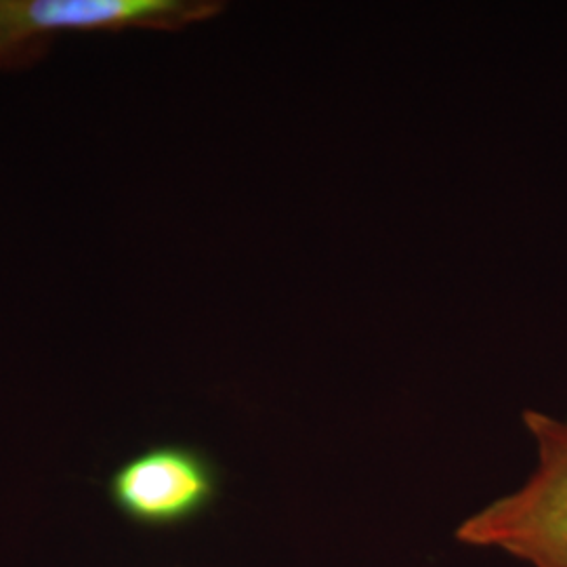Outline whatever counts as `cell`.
I'll return each instance as SVG.
<instances>
[{
  "label": "cell",
  "instance_id": "4",
  "mask_svg": "<svg viewBox=\"0 0 567 567\" xmlns=\"http://www.w3.org/2000/svg\"><path fill=\"white\" fill-rule=\"evenodd\" d=\"M44 49L47 44L30 41L21 32L13 0H0V70L37 60Z\"/></svg>",
  "mask_w": 567,
  "mask_h": 567
},
{
  "label": "cell",
  "instance_id": "1",
  "mask_svg": "<svg viewBox=\"0 0 567 567\" xmlns=\"http://www.w3.org/2000/svg\"><path fill=\"white\" fill-rule=\"evenodd\" d=\"M536 447L526 484L468 515L454 536L461 545L494 548L529 567H567V416L524 410Z\"/></svg>",
  "mask_w": 567,
  "mask_h": 567
},
{
  "label": "cell",
  "instance_id": "3",
  "mask_svg": "<svg viewBox=\"0 0 567 567\" xmlns=\"http://www.w3.org/2000/svg\"><path fill=\"white\" fill-rule=\"evenodd\" d=\"M21 32L47 44L63 32H175L224 11L215 0H13Z\"/></svg>",
  "mask_w": 567,
  "mask_h": 567
},
{
  "label": "cell",
  "instance_id": "2",
  "mask_svg": "<svg viewBox=\"0 0 567 567\" xmlns=\"http://www.w3.org/2000/svg\"><path fill=\"white\" fill-rule=\"evenodd\" d=\"M221 486V468L200 447L154 444L110 473L105 494L126 522L171 529L187 526L215 507Z\"/></svg>",
  "mask_w": 567,
  "mask_h": 567
}]
</instances>
